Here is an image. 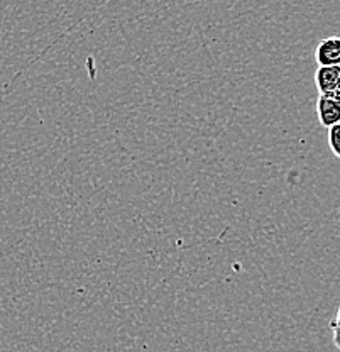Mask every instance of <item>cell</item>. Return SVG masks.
<instances>
[{
  "instance_id": "5b68a950",
  "label": "cell",
  "mask_w": 340,
  "mask_h": 352,
  "mask_svg": "<svg viewBox=\"0 0 340 352\" xmlns=\"http://www.w3.org/2000/svg\"><path fill=\"white\" fill-rule=\"evenodd\" d=\"M332 329H334V342H335V347H339V333H337V329H339V314L337 317L332 320Z\"/></svg>"
},
{
  "instance_id": "6da1fadb",
  "label": "cell",
  "mask_w": 340,
  "mask_h": 352,
  "mask_svg": "<svg viewBox=\"0 0 340 352\" xmlns=\"http://www.w3.org/2000/svg\"><path fill=\"white\" fill-rule=\"evenodd\" d=\"M315 83L320 95L340 98V66H320L315 73Z\"/></svg>"
},
{
  "instance_id": "3957f363",
  "label": "cell",
  "mask_w": 340,
  "mask_h": 352,
  "mask_svg": "<svg viewBox=\"0 0 340 352\" xmlns=\"http://www.w3.org/2000/svg\"><path fill=\"white\" fill-rule=\"evenodd\" d=\"M318 120L325 129L340 122V98H332L320 95L317 102Z\"/></svg>"
},
{
  "instance_id": "277c9868",
  "label": "cell",
  "mask_w": 340,
  "mask_h": 352,
  "mask_svg": "<svg viewBox=\"0 0 340 352\" xmlns=\"http://www.w3.org/2000/svg\"><path fill=\"white\" fill-rule=\"evenodd\" d=\"M339 132H340V124L328 127V146H330L332 153L335 157H340V149H339Z\"/></svg>"
},
{
  "instance_id": "7a4b0ae2",
  "label": "cell",
  "mask_w": 340,
  "mask_h": 352,
  "mask_svg": "<svg viewBox=\"0 0 340 352\" xmlns=\"http://www.w3.org/2000/svg\"><path fill=\"white\" fill-rule=\"evenodd\" d=\"M318 66H339L340 65V38L330 36L318 43L315 51Z\"/></svg>"
}]
</instances>
